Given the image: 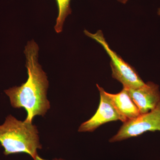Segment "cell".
<instances>
[{"label":"cell","instance_id":"10","mask_svg":"<svg viewBox=\"0 0 160 160\" xmlns=\"http://www.w3.org/2000/svg\"><path fill=\"white\" fill-rule=\"evenodd\" d=\"M118 2L123 4H126L129 0H117Z\"/></svg>","mask_w":160,"mask_h":160},{"label":"cell","instance_id":"4","mask_svg":"<svg viewBox=\"0 0 160 160\" xmlns=\"http://www.w3.org/2000/svg\"><path fill=\"white\" fill-rule=\"evenodd\" d=\"M155 131H160V102L151 111L124 122L118 133L109 141L112 143L120 142L146 132Z\"/></svg>","mask_w":160,"mask_h":160},{"label":"cell","instance_id":"7","mask_svg":"<svg viewBox=\"0 0 160 160\" xmlns=\"http://www.w3.org/2000/svg\"><path fill=\"white\" fill-rule=\"evenodd\" d=\"M116 109L125 120V122L133 119L140 115L139 110L130 97L128 89L123 87L122 90L116 94L106 92Z\"/></svg>","mask_w":160,"mask_h":160},{"label":"cell","instance_id":"1","mask_svg":"<svg viewBox=\"0 0 160 160\" xmlns=\"http://www.w3.org/2000/svg\"><path fill=\"white\" fill-rule=\"evenodd\" d=\"M39 46L34 40L25 47L26 67L28 78L21 86H15L4 92L9 98L13 108H24L27 112L26 122H32L36 116L44 117L50 108L47 97L49 81L46 72L38 62Z\"/></svg>","mask_w":160,"mask_h":160},{"label":"cell","instance_id":"8","mask_svg":"<svg viewBox=\"0 0 160 160\" xmlns=\"http://www.w3.org/2000/svg\"><path fill=\"white\" fill-rule=\"evenodd\" d=\"M57 3L58 14L56 20L54 29L57 33H60L63 30V26L66 18L71 14L70 7L71 0H56Z\"/></svg>","mask_w":160,"mask_h":160},{"label":"cell","instance_id":"11","mask_svg":"<svg viewBox=\"0 0 160 160\" xmlns=\"http://www.w3.org/2000/svg\"><path fill=\"white\" fill-rule=\"evenodd\" d=\"M157 14L160 17V7L158 9Z\"/></svg>","mask_w":160,"mask_h":160},{"label":"cell","instance_id":"3","mask_svg":"<svg viewBox=\"0 0 160 160\" xmlns=\"http://www.w3.org/2000/svg\"><path fill=\"white\" fill-rule=\"evenodd\" d=\"M84 32L87 36L100 44L106 51L110 59L112 76L113 78L122 83L123 87L128 89H135L145 85V83L136 69L111 49L102 32L98 30L95 33H92L85 29Z\"/></svg>","mask_w":160,"mask_h":160},{"label":"cell","instance_id":"2","mask_svg":"<svg viewBox=\"0 0 160 160\" xmlns=\"http://www.w3.org/2000/svg\"><path fill=\"white\" fill-rule=\"evenodd\" d=\"M38 133L32 122L9 115L0 125V145L4 149L3 153L6 156L26 153L34 159L38 155V149L42 148Z\"/></svg>","mask_w":160,"mask_h":160},{"label":"cell","instance_id":"9","mask_svg":"<svg viewBox=\"0 0 160 160\" xmlns=\"http://www.w3.org/2000/svg\"><path fill=\"white\" fill-rule=\"evenodd\" d=\"M33 160H46L45 159L42 158L40 157L38 155L36 157V158H35ZM52 160H65L64 159H63L62 158H55L53 159Z\"/></svg>","mask_w":160,"mask_h":160},{"label":"cell","instance_id":"6","mask_svg":"<svg viewBox=\"0 0 160 160\" xmlns=\"http://www.w3.org/2000/svg\"><path fill=\"white\" fill-rule=\"evenodd\" d=\"M127 89L141 114L151 111L160 102L159 87L153 82H147L139 88Z\"/></svg>","mask_w":160,"mask_h":160},{"label":"cell","instance_id":"5","mask_svg":"<svg viewBox=\"0 0 160 160\" xmlns=\"http://www.w3.org/2000/svg\"><path fill=\"white\" fill-rule=\"evenodd\" d=\"M99 91L100 102L98 108L94 115L88 121L81 124L79 132H92L99 126L109 122L120 120L123 123L125 120L119 113L111 99L106 94V92L97 84Z\"/></svg>","mask_w":160,"mask_h":160}]
</instances>
